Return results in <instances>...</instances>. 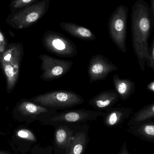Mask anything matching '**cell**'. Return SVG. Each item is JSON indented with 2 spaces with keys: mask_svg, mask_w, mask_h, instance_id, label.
<instances>
[{
  "mask_svg": "<svg viewBox=\"0 0 154 154\" xmlns=\"http://www.w3.org/2000/svg\"><path fill=\"white\" fill-rule=\"evenodd\" d=\"M131 23L132 45L139 67L144 71L150 58L148 40L154 24V14L144 0H137L133 4Z\"/></svg>",
  "mask_w": 154,
  "mask_h": 154,
  "instance_id": "cell-1",
  "label": "cell"
},
{
  "mask_svg": "<svg viewBox=\"0 0 154 154\" xmlns=\"http://www.w3.org/2000/svg\"><path fill=\"white\" fill-rule=\"evenodd\" d=\"M24 54L23 45L20 42L10 43L1 53L0 64L6 78L8 93L13 91L17 84Z\"/></svg>",
  "mask_w": 154,
  "mask_h": 154,
  "instance_id": "cell-2",
  "label": "cell"
},
{
  "mask_svg": "<svg viewBox=\"0 0 154 154\" xmlns=\"http://www.w3.org/2000/svg\"><path fill=\"white\" fill-rule=\"evenodd\" d=\"M50 0L39 1L8 16L6 23L16 29H27L40 20L47 12Z\"/></svg>",
  "mask_w": 154,
  "mask_h": 154,
  "instance_id": "cell-3",
  "label": "cell"
},
{
  "mask_svg": "<svg viewBox=\"0 0 154 154\" xmlns=\"http://www.w3.org/2000/svg\"><path fill=\"white\" fill-rule=\"evenodd\" d=\"M30 100L39 105L58 109H68L84 103V99L76 92L59 90L37 95Z\"/></svg>",
  "mask_w": 154,
  "mask_h": 154,
  "instance_id": "cell-4",
  "label": "cell"
},
{
  "mask_svg": "<svg viewBox=\"0 0 154 154\" xmlns=\"http://www.w3.org/2000/svg\"><path fill=\"white\" fill-rule=\"evenodd\" d=\"M128 8L119 5L111 14L108 20V28L113 43L123 53L127 52L126 40Z\"/></svg>",
  "mask_w": 154,
  "mask_h": 154,
  "instance_id": "cell-5",
  "label": "cell"
},
{
  "mask_svg": "<svg viewBox=\"0 0 154 154\" xmlns=\"http://www.w3.org/2000/svg\"><path fill=\"white\" fill-rule=\"evenodd\" d=\"M104 111L89 110L85 109H67L43 118L42 119L51 125L59 124L82 125L96 120L104 114Z\"/></svg>",
  "mask_w": 154,
  "mask_h": 154,
  "instance_id": "cell-6",
  "label": "cell"
},
{
  "mask_svg": "<svg viewBox=\"0 0 154 154\" xmlns=\"http://www.w3.org/2000/svg\"><path fill=\"white\" fill-rule=\"evenodd\" d=\"M42 44L50 53L62 57H74L77 55L76 44L61 33L53 31L44 33Z\"/></svg>",
  "mask_w": 154,
  "mask_h": 154,
  "instance_id": "cell-7",
  "label": "cell"
},
{
  "mask_svg": "<svg viewBox=\"0 0 154 154\" xmlns=\"http://www.w3.org/2000/svg\"><path fill=\"white\" fill-rule=\"evenodd\" d=\"M39 57L41 60V69L42 72L40 79L45 81L64 76L73 66V62L71 60L59 59L45 54L39 55Z\"/></svg>",
  "mask_w": 154,
  "mask_h": 154,
  "instance_id": "cell-8",
  "label": "cell"
},
{
  "mask_svg": "<svg viewBox=\"0 0 154 154\" xmlns=\"http://www.w3.org/2000/svg\"><path fill=\"white\" fill-rule=\"evenodd\" d=\"M58 109L37 104L30 99L21 100L13 111L14 116L20 120H33L54 115Z\"/></svg>",
  "mask_w": 154,
  "mask_h": 154,
  "instance_id": "cell-9",
  "label": "cell"
},
{
  "mask_svg": "<svg viewBox=\"0 0 154 154\" xmlns=\"http://www.w3.org/2000/svg\"><path fill=\"white\" fill-rule=\"evenodd\" d=\"M118 70L117 66L104 55H94L90 58L87 67L90 83L105 80L111 72Z\"/></svg>",
  "mask_w": 154,
  "mask_h": 154,
  "instance_id": "cell-10",
  "label": "cell"
},
{
  "mask_svg": "<svg viewBox=\"0 0 154 154\" xmlns=\"http://www.w3.org/2000/svg\"><path fill=\"white\" fill-rule=\"evenodd\" d=\"M78 125L59 124L55 125L54 141L61 154H68L74 137L75 129Z\"/></svg>",
  "mask_w": 154,
  "mask_h": 154,
  "instance_id": "cell-11",
  "label": "cell"
},
{
  "mask_svg": "<svg viewBox=\"0 0 154 154\" xmlns=\"http://www.w3.org/2000/svg\"><path fill=\"white\" fill-rule=\"evenodd\" d=\"M90 125H78L75 129L74 137L68 154H84L90 141Z\"/></svg>",
  "mask_w": 154,
  "mask_h": 154,
  "instance_id": "cell-12",
  "label": "cell"
},
{
  "mask_svg": "<svg viewBox=\"0 0 154 154\" xmlns=\"http://www.w3.org/2000/svg\"><path fill=\"white\" fill-rule=\"evenodd\" d=\"M133 112L132 108L123 106L111 108L105 111L102 116L104 125L108 128L119 125L130 117Z\"/></svg>",
  "mask_w": 154,
  "mask_h": 154,
  "instance_id": "cell-13",
  "label": "cell"
},
{
  "mask_svg": "<svg viewBox=\"0 0 154 154\" xmlns=\"http://www.w3.org/2000/svg\"><path fill=\"white\" fill-rule=\"evenodd\" d=\"M119 99L115 90L104 91L90 99L88 103L96 110L105 111L113 107Z\"/></svg>",
  "mask_w": 154,
  "mask_h": 154,
  "instance_id": "cell-14",
  "label": "cell"
},
{
  "mask_svg": "<svg viewBox=\"0 0 154 154\" xmlns=\"http://www.w3.org/2000/svg\"><path fill=\"white\" fill-rule=\"evenodd\" d=\"M127 131L143 141L154 143V121L152 119L129 126Z\"/></svg>",
  "mask_w": 154,
  "mask_h": 154,
  "instance_id": "cell-15",
  "label": "cell"
},
{
  "mask_svg": "<svg viewBox=\"0 0 154 154\" xmlns=\"http://www.w3.org/2000/svg\"><path fill=\"white\" fill-rule=\"evenodd\" d=\"M60 26L63 30L72 37L81 40L90 41L96 39V36L91 30L82 25L62 21L60 23Z\"/></svg>",
  "mask_w": 154,
  "mask_h": 154,
  "instance_id": "cell-16",
  "label": "cell"
},
{
  "mask_svg": "<svg viewBox=\"0 0 154 154\" xmlns=\"http://www.w3.org/2000/svg\"><path fill=\"white\" fill-rule=\"evenodd\" d=\"M113 82L115 90L123 101L128 100L135 91V83L130 79H121L118 75L115 74Z\"/></svg>",
  "mask_w": 154,
  "mask_h": 154,
  "instance_id": "cell-17",
  "label": "cell"
},
{
  "mask_svg": "<svg viewBox=\"0 0 154 154\" xmlns=\"http://www.w3.org/2000/svg\"><path fill=\"white\" fill-rule=\"evenodd\" d=\"M154 118V103L145 106L135 113L129 120L127 125H132L136 123L153 119Z\"/></svg>",
  "mask_w": 154,
  "mask_h": 154,
  "instance_id": "cell-18",
  "label": "cell"
},
{
  "mask_svg": "<svg viewBox=\"0 0 154 154\" xmlns=\"http://www.w3.org/2000/svg\"><path fill=\"white\" fill-rule=\"evenodd\" d=\"M39 1V0H11L10 7L12 10L22 9Z\"/></svg>",
  "mask_w": 154,
  "mask_h": 154,
  "instance_id": "cell-19",
  "label": "cell"
},
{
  "mask_svg": "<svg viewBox=\"0 0 154 154\" xmlns=\"http://www.w3.org/2000/svg\"><path fill=\"white\" fill-rule=\"evenodd\" d=\"M16 135L19 138L31 142H35L36 137L32 132L27 129H21L18 130L16 133Z\"/></svg>",
  "mask_w": 154,
  "mask_h": 154,
  "instance_id": "cell-20",
  "label": "cell"
},
{
  "mask_svg": "<svg viewBox=\"0 0 154 154\" xmlns=\"http://www.w3.org/2000/svg\"><path fill=\"white\" fill-rule=\"evenodd\" d=\"M149 60L146 63L148 67L154 70V38H153L152 45L149 49Z\"/></svg>",
  "mask_w": 154,
  "mask_h": 154,
  "instance_id": "cell-21",
  "label": "cell"
},
{
  "mask_svg": "<svg viewBox=\"0 0 154 154\" xmlns=\"http://www.w3.org/2000/svg\"><path fill=\"white\" fill-rule=\"evenodd\" d=\"M7 47V41L3 34L0 31V53L2 52Z\"/></svg>",
  "mask_w": 154,
  "mask_h": 154,
  "instance_id": "cell-22",
  "label": "cell"
},
{
  "mask_svg": "<svg viewBox=\"0 0 154 154\" xmlns=\"http://www.w3.org/2000/svg\"><path fill=\"white\" fill-rule=\"evenodd\" d=\"M118 154H131L127 149L126 142L125 141L123 143V145L121 146V149Z\"/></svg>",
  "mask_w": 154,
  "mask_h": 154,
  "instance_id": "cell-23",
  "label": "cell"
},
{
  "mask_svg": "<svg viewBox=\"0 0 154 154\" xmlns=\"http://www.w3.org/2000/svg\"><path fill=\"white\" fill-rule=\"evenodd\" d=\"M146 89L150 92L154 93V81H152L150 83H148L146 87Z\"/></svg>",
  "mask_w": 154,
  "mask_h": 154,
  "instance_id": "cell-24",
  "label": "cell"
},
{
  "mask_svg": "<svg viewBox=\"0 0 154 154\" xmlns=\"http://www.w3.org/2000/svg\"><path fill=\"white\" fill-rule=\"evenodd\" d=\"M149 6H150L152 13L154 14V0H151L150 5H149Z\"/></svg>",
  "mask_w": 154,
  "mask_h": 154,
  "instance_id": "cell-25",
  "label": "cell"
},
{
  "mask_svg": "<svg viewBox=\"0 0 154 154\" xmlns=\"http://www.w3.org/2000/svg\"><path fill=\"white\" fill-rule=\"evenodd\" d=\"M0 154H7V153L5 152H1V151H0Z\"/></svg>",
  "mask_w": 154,
  "mask_h": 154,
  "instance_id": "cell-26",
  "label": "cell"
},
{
  "mask_svg": "<svg viewBox=\"0 0 154 154\" xmlns=\"http://www.w3.org/2000/svg\"><path fill=\"white\" fill-rule=\"evenodd\" d=\"M3 133H1V132H0V135H1V134H3Z\"/></svg>",
  "mask_w": 154,
  "mask_h": 154,
  "instance_id": "cell-27",
  "label": "cell"
},
{
  "mask_svg": "<svg viewBox=\"0 0 154 154\" xmlns=\"http://www.w3.org/2000/svg\"></svg>",
  "mask_w": 154,
  "mask_h": 154,
  "instance_id": "cell-28",
  "label": "cell"
}]
</instances>
